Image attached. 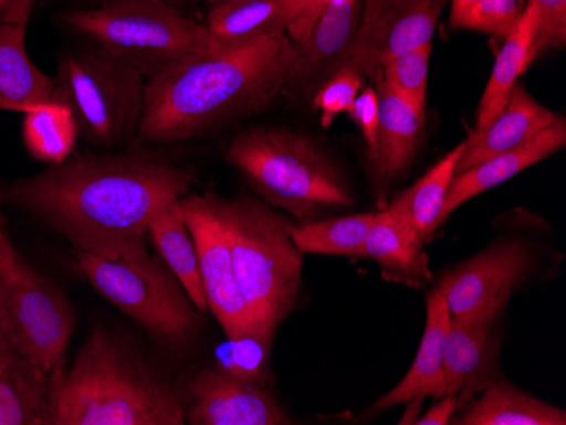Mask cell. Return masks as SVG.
<instances>
[{
	"label": "cell",
	"instance_id": "obj_20",
	"mask_svg": "<svg viewBox=\"0 0 566 425\" xmlns=\"http://www.w3.org/2000/svg\"><path fill=\"white\" fill-rule=\"evenodd\" d=\"M361 258L377 263L394 280L412 287L431 280L424 243L390 208L375 212Z\"/></svg>",
	"mask_w": 566,
	"mask_h": 425
},
{
	"label": "cell",
	"instance_id": "obj_4",
	"mask_svg": "<svg viewBox=\"0 0 566 425\" xmlns=\"http://www.w3.org/2000/svg\"><path fill=\"white\" fill-rule=\"evenodd\" d=\"M226 160L273 208L298 221L355 204L342 171L314 139L282 128H251L229 142Z\"/></svg>",
	"mask_w": 566,
	"mask_h": 425
},
{
	"label": "cell",
	"instance_id": "obj_40",
	"mask_svg": "<svg viewBox=\"0 0 566 425\" xmlns=\"http://www.w3.org/2000/svg\"><path fill=\"white\" fill-rule=\"evenodd\" d=\"M0 339H11V336H9L8 320H6L4 294H2V287H0Z\"/></svg>",
	"mask_w": 566,
	"mask_h": 425
},
{
	"label": "cell",
	"instance_id": "obj_8",
	"mask_svg": "<svg viewBox=\"0 0 566 425\" xmlns=\"http://www.w3.org/2000/svg\"><path fill=\"white\" fill-rule=\"evenodd\" d=\"M78 266L92 287L165 344L189 342L200 310L160 256L146 252L123 258L78 253Z\"/></svg>",
	"mask_w": 566,
	"mask_h": 425
},
{
	"label": "cell",
	"instance_id": "obj_26",
	"mask_svg": "<svg viewBox=\"0 0 566 425\" xmlns=\"http://www.w3.org/2000/svg\"><path fill=\"white\" fill-rule=\"evenodd\" d=\"M148 240L157 249L161 262L184 285L193 306L200 312H206L208 298L203 290L202 277H200L196 241L187 226L178 200L153 219L148 227Z\"/></svg>",
	"mask_w": 566,
	"mask_h": 425
},
{
	"label": "cell",
	"instance_id": "obj_41",
	"mask_svg": "<svg viewBox=\"0 0 566 425\" xmlns=\"http://www.w3.org/2000/svg\"><path fill=\"white\" fill-rule=\"evenodd\" d=\"M168 2H177V0H168ZM178 2H190V0H178Z\"/></svg>",
	"mask_w": 566,
	"mask_h": 425
},
{
	"label": "cell",
	"instance_id": "obj_34",
	"mask_svg": "<svg viewBox=\"0 0 566 425\" xmlns=\"http://www.w3.org/2000/svg\"><path fill=\"white\" fill-rule=\"evenodd\" d=\"M536 9L531 63L549 52H558L566 44V0H527Z\"/></svg>",
	"mask_w": 566,
	"mask_h": 425
},
{
	"label": "cell",
	"instance_id": "obj_3",
	"mask_svg": "<svg viewBox=\"0 0 566 425\" xmlns=\"http://www.w3.org/2000/svg\"><path fill=\"white\" fill-rule=\"evenodd\" d=\"M186 395L106 328L51 373V424L184 425Z\"/></svg>",
	"mask_w": 566,
	"mask_h": 425
},
{
	"label": "cell",
	"instance_id": "obj_38",
	"mask_svg": "<svg viewBox=\"0 0 566 425\" xmlns=\"http://www.w3.org/2000/svg\"><path fill=\"white\" fill-rule=\"evenodd\" d=\"M438 404L432 405L422 417H418L415 424L418 425H447L453 421V415L458 412V396L443 395Z\"/></svg>",
	"mask_w": 566,
	"mask_h": 425
},
{
	"label": "cell",
	"instance_id": "obj_1",
	"mask_svg": "<svg viewBox=\"0 0 566 425\" xmlns=\"http://www.w3.org/2000/svg\"><path fill=\"white\" fill-rule=\"evenodd\" d=\"M196 174L149 153L70 155L12 183L6 199L59 231L78 253L146 252L153 219L192 189Z\"/></svg>",
	"mask_w": 566,
	"mask_h": 425
},
{
	"label": "cell",
	"instance_id": "obj_33",
	"mask_svg": "<svg viewBox=\"0 0 566 425\" xmlns=\"http://www.w3.org/2000/svg\"><path fill=\"white\" fill-rule=\"evenodd\" d=\"M365 77L353 70L342 68L333 73L313 95V107L321 114L323 128H329L339 114L348 113L359 92L364 88Z\"/></svg>",
	"mask_w": 566,
	"mask_h": 425
},
{
	"label": "cell",
	"instance_id": "obj_15",
	"mask_svg": "<svg viewBox=\"0 0 566 425\" xmlns=\"http://www.w3.org/2000/svg\"><path fill=\"white\" fill-rule=\"evenodd\" d=\"M499 317L451 319L444 341V386L458 396V411L499 376L494 323Z\"/></svg>",
	"mask_w": 566,
	"mask_h": 425
},
{
	"label": "cell",
	"instance_id": "obj_2",
	"mask_svg": "<svg viewBox=\"0 0 566 425\" xmlns=\"http://www.w3.org/2000/svg\"><path fill=\"white\" fill-rule=\"evenodd\" d=\"M294 59L285 36L243 43L212 41L146 81L136 141L171 145L263 113L282 94Z\"/></svg>",
	"mask_w": 566,
	"mask_h": 425
},
{
	"label": "cell",
	"instance_id": "obj_10",
	"mask_svg": "<svg viewBox=\"0 0 566 425\" xmlns=\"http://www.w3.org/2000/svg\"><path fill=\"white\" fill-rule=\"evenodd\" d=\"M448 6L450 0H365L342 68L374 77L397 56L432 44Z\"/></svg>",
	"mask_w": 566,
	"mask_h": 425
},
{
	"label": "cell",
	"instance_id": "obj_17",
	"mask_svg": "<svg viewBox=\"0 0 566 425\" xmlns=\"http://www.w3.org/2000/svg\"><path fill=\"white\" fill-rule=\"evenodd\" d=\"M558 119V114L537 103L526 87L517 82L497 116L482 129H473L469 139H465L457 173L526 145Z\"/></svg>",
	"mask_w": 566,
	"mask_h": 425
},
{
	"label": "cell",
	"instance_id": "obj_5",
	"mask_svg": "<svg viewBox=\"0 0 566 425\" xmlns=\"http://www.w3.org/2000/svg\"><path fill=\"white\" fill-rule=\"evenodd\" d=\"M218 205L251 319L276 332L301 297L304 253L292 240L295 224L259 200L218 196Z\"/></svg>",
	"mask_w": 566,
	"mask_h": 425
},
{
	"label": "cell",
	"instance_id": "obj_7",
	"mask_svg": "<svg viewBox=\"0 0 566 425\" xmlns=\"http://www.w3.org/2000/svg\"><path fill=\"white\" fill-rule=\"evenodd\" d=\"M55 81L53 100L72 109L85 141L111 149L136 138L145 107L142 72L94 47L63 55Z\"/></svg>",
	"mask_w": 566,
	"mask_h": 425
},
{
	"label": "cell",
	"instance_id": "obj_28",
	"mask_svg": "<svg viewBox=\"0 0 566 425\" xmlns=\"http://www.w3.org/2000/svg\"><path fill=\"white\" fill-rule=\"evenodd\" d=\"M78 124L72 109L60 100H50L24 114L22 141L31 157L43 163H60L73 155Z\"/></svg>",
	"mask_w": 566,
	"mask_h": 425
},
{
	"label": "cell",
	"instance_id": "obj_31",
	"mask_svg": "<svg viewBox=\"0 0 566 425\" xmlns=\"http://www.w3.org/2000/svg\"><path fill=\"white\" fill-rule=\"evenodd\" d=\"M432 44L416 47L403 55L397 56L380 70V77L397 94L402 95L407 103L412 104L419 113L424 114L428 100L429 59Z\"/></svg>",
	"mask_w": 566,
	"mask_h": 425
},
{
	"label": "cell",
	"instance_id": "obj_18",
	"mask_svg": "<svg viewBox=\"0 0 566 425\" xmlns=\"http://www.w3.org/2000/svg\"><path fill=\"white\" fill-rule=\"evenodd\" d=\"M565 145L566 123L565 117L559 116L553 126L539 132L526 145L489 158L469 170L454 174L450 189H448L443 211H441L440 224H443L458 208L467 204L473 196L509 182L526 168L558 153L559 149L565 148Z\"/></svg>",
	"mask_w": 566,
	"mask_h": 425
},
{
	"label": "cell",
	"instance_id": "obj_21",
	"mask_svg": "<svg viewBox=\"0 0 566 425\" xmlns=\"http://www.w3.org/2000/svg\"><path fill=\"white\" fill-rule=\"evenodd\" d=\"M51 424V374L14 346L0 349V425Z\"/></svg>",
	"mask_w": 566,
	"mask_h": 425
},
{
	"label": "cell",
	"instance_id": "obj_35",
	"mask_svg": "<svg viewBox=\"0 0 566 425\" xmlns=\"http://www.w3.org/2000/svg\"><path fill=\"white\" fill-rule=\"evenodd\" d=\"M348 114L364 135L368 157L371 160L375 157V149H377L378 129V97L375 87L361 88L355 103L349 107Z\"/></svg>",
	"mask_w": 566,
	"mask_h": 425
},
{
	"label": "cell",
	"instance_id": "obj_36",
	"mask_svg": "<svg viewBox=\"0 0 566 425\" xmlns=\"http://www.w3.org/2000/svg\"><path fill=\"white\" fill-rule=\"evenodd\" d=\"M294 11V21L289 26L287 36L294 44L302 43L316 22L327 0H289Z\"/></svg>",
	"mask_w": 566,
	"mask_h": 425
},
{
	"label": "cell",
	"instance_id": "obj_11",
	"mask_svg": "<svg viewBox=\"0 0 566 425\" xmlns=\"http://www.w3.org/2000/svg\"><path fill=\"white\" fill-rule=\"evenodd\" d=\"M533 256L523 241H502L444 273L441 291L451 319L499 317L530 275Z\"/></svg>",
	"mask_w": 566,
	"mask_h": 425
},
{
	"label": "cell",
	"instance_id": "obj_27",
	"mask_svg": "<svg viewBox=\"0 0 566 425\" xmlns=\"http://www.w3.org/2000/svg\"><path fill=\"white\" fill-rule=\"evenodd\" d=\"M465 149V141L451 149L415 185L400 193L389 205L397 215L407 222L416 236L428 243L432 233L440 226V215L447 200L451 180L457 174V164Z\"/></svg>",
	"mask_w": 566,
	"mask_h": 425
},
{
	"label": "cell",
	"instance_id": "obj_32",
	"mask_svg": "<svg viewBox=\"0 0 566 425\" xmlns=\"http://www.w3.org/2000/svg\"><path fill=\"white\" fill-rule=\"evenodd\" d=\"M523 11L524 6L520 0H476L463 11L451 28L504 40L516 26Z\"/></svg>",
	"mask_w": 566,
	"mask_h": 425
},
{
	"label": "cell",
	"instance_id": "obj_6",
	"mask_svg": "<svg viewBox=\"0 0 566 425\" xmlns=\"http://www.w3.org/2000/svg\"><path fill=\"white\" fill-rule=\"evenodd\" d=\"M97 50L132 65L146 81L212 44L206 24L187 18L168 0H106L62 15Z\"/></svg>",
	"mask_w": 566,
	"mask_h": 425
},
{
	"label": "cell",
	"instance_id": "obj_24",
	"mask_svg": "<svg viewBox=\"0 0 566 425\" xmlns=\"http://www.w3.org/2000/svg\"><path fill=\"white\" fill-rule=\"evenodd\" d=\"M294 21L289 0H222L212 4L206 28L224 43L285 36Z\"/></svg>",
	"mask_w": 566,
	"mask_h": 425
},
{
	"label": "cell",
	"instance_id": "obj_19",
	"mask_svg": "<svg viewBox=\"0 0 566 425\" xmlns=\"http://www.w3.org/2000/svg\"><path fill=\"white\" fill-rule=\"evenodd\" d=\"M371 78L378 97L377 149L371 163L378 182L389 185L410 167L418 153L424 114L385 84L380 73Z\"/></svg>",
	"mask_w": 566,
	"mask_h": 425
},
{
	"label": "cell",
	"instance_id": "obj_37",
	"mask_svg": "<svg viewBox=\"0 0 566 425\" xmlns=\"http://www.w3.org/2000/svg\"><path fill=\"white\" fill-rule=\"evenodd\" d=\"M38 0H0V24H30Z\"/></svg>",
	"mask_w": 566,
	"mask_h": 425
},
{
	"label": "cell",
	"instance_id": "obj_43",
	"mask_svg": "<svg viewBox=\"0 0 566 425\" xmlns=\"http://www.w3.org/2000/svg\"><path fill=\"white\" fill-rule=\"evenodd\" d=\"M2 222L4 221H2V212H0V226H2Z\"/></svg>",
	"mask_w": 566,
	"mask_h": 425
},
{
	"label": "cell",
	"instance_id": "obj_12",
	"mask_svg": "<svg viewBox=\"0 0 566 425\" xmlns=\"http://www.w3.org/2000/svg\"><path fill=\"white\" fill-rule=\"evenodd\" d=\"M178 202L196 241L208 310L218 319L226 336L241 331L248 326H256L238 287L228 230L219 211L218 196L212 193H187Z\"/></svg>",
	"mask_w": 566,
	"mask_h": 425
},
{
	"label": "cell",
	"instance_id": "obj_14",
	"mask_svg": "<svg viewBox=\"0 0 566 425\" xmlns=\"http://www.w3.org/2000/svg\"><path fill=\"white\" fill-rule=\"evenodd\" d=\"M364 0H327L302 43L294 44L282 94L292 100L313 97L314 92L342 68L355 40Z\"/></svg>",
	"mask_w": 566,
	"mask_h": 425
},
{
	"label": "cell",
	"instance_id": "obj_16",
	"mask_svg": "<svg viewBox=\"0 0 566 425\" xmlns=\"http://www.w3.org/2000/svg\"><path fill=\"white\" fill-rule=\"evenodd\" d=\"M451 316L448 310L444 297L438 288L429 291L426 300V328L422 334L421 346L418 354L410 364L406 376L400 380L399 385L394 386L389 393L375 402L367 408L365 415H374L387 412L396 405L421 404L422 400L441 399L447 395L444 386V341H447L448 329H450Z\"/></svg>",
	"mask_w": 566,
	"mask_h": 425
},
{
	"label": "cell",
	"instance_id": "obj_13",
	"mask_svg": "<svg viewBox=\"0 0 566 425\" xmlns=\"http://www.w3.org/2000/svg\"><path fill=\"white\" fill-rule=\"evenodd\" d=\"M184 415L190 425L292 424L287 412L265 386L244 382L218 366L193 376Z\"/></svg>",
	"mask_w": 566,
	"mask_h": 425
},
{
	"label": "cell",
	"instance_id": "obj_30",
	"mask_svg": "<svg viewBox=\"0 0 566 425\" xmlns=\"http://www.w3.org/2000/svg\"><path fill=\"white\" fill-rule=\"evenodd\" d=\"M273 336L262 326H248L226 336L228 341L216 351L218 368L244 382L265 385L272 366Z\"/></svg>",
	"mask_w": 566,
	"mask_h": 425
},
{
	"label": "cell",
	"instance_id": "obj_39",
	"mask_svg": "<svg viewBox=\"0 0 566 425\" xmlns=\"http://www.w3.org/2000/svg\"><path fill=\"white\" fill-rule=\"evenodd\" d=\"M473 2H476V0H450V24H453Z\"/></svg>",
	"mask_w": 566,
	"mask_h": 425
},
{
	"label": "cell",
	"instance_id": "obj_23",
	"mask_svg": "<svg viewBox=\"0 0 566 425\" xmlns=\"http://www.w3.org/2000/svg\"><path fill=\"white\" fill-rule=\"evenodd\" d=\"M454 418L458 425H566V412L497 379Z\"/></svg>",
	"mask_w": 566,
	"mask_h": 425
},
{
	"label": "cell",
	"instance_id": "obj_25",
	"mask_svg": "<svg viewBox=\"0 0 566 425\" xmlns=\"http://www.w3.org/2000/svg\"><path fill=\"white\" fill-rule=\"evenodd\" d=\"M536 24V9L526 2L523 15L514 30L504 38V43L499 50L494 68L476 109L475 129H482L497 116L499 110L507 103L512 88L520 82L521 75L533 65L531 50H533Z\"/></svg>",
	"mask_w": 566,
	"mask_h": 425
},
{
	"label": "cell",
	"instance_id": "obj_42",
	"mask_svg": "<svg viewBox=\"0 0 566 425\" xmlns=\"http://www.w3.org/2000/svg\"><path fill=\"white\" fill-rule=\"evenodd\" d=\"M209 2H212V4H216V2H222V0H209Z\"/></svg>",
	"mask_w": 566,
	"mask_h": 425
},
{
	"label": "cell",
	"instance_id": "obj_22",
	"mask_svg": "<svg viewBox=\"0 0 566 425\" xmlns=\"http://www.w3.org/2000/svg\"><path fill=\"white\" fill-rule=\"evenodd\" d=\"M21 24H0V110L28 113L53 100L56 81L41 72L25 52Z\"/></svg>",
	"mask_w": 566,
	"mask_h": 425
},
{
	"label": "cell",
	"instance_id": "obj_29",
	"mask_svg": "<svg viewBox=\"0 0 566 425\" xmlns=\"http://www.w3.org/2000/svg\"><path fill=\"white\" fill-rule=\"evenodd\" d=\"M375 212L313 219L295 224L292 240L304 255H333L361 258L365 240Z\"/></svg>",
	"mask_w": 566,
	"mask_h": 425
},
{
	"label": "cell",
	"instance_id": "obj_9",
	"mask_svg": "<svg viewBox=\"0 0 566 425\" xmlns=\"http://www.w3.org/2000/svg\"><path fill=\"white\" fill-rule=\"evenodd\" d=\"M0 287L12 344L41 370L53 373L62 366L75 329V312L65 295L15 253L2 226Z\"/></svg>",
	"mask_w": 566,
	"mask_h": 425
},
{
	"label": "cell",
	"instance_id": "obj_44",
	"mask_svg": "<svg viewBox=\"0 0 566 425\" xmlns=\"http://www.w3.org/2000/svg\"><path fill=\"white\" fill-rule=\"evenodd\" d=\"M521 4L526 6L527 0H520Z\"/></svg>",
	"mask_w": 566,
	"mask_h": 425
}]
</instances>
